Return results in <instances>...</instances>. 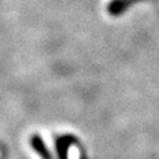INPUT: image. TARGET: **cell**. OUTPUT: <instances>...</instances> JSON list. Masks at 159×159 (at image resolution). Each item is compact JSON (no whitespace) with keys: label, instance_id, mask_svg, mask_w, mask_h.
<instances>
[{"label":"cell","instance_id":"2","mask_svg":"<svg viewBox=\"0 0 159 159\" xmlns=\"http://www.w3.org/2000/svg\"><path fill=\"white\" fill-rule=\"evenodd\" d=\"M74 142H76V138L72 135H61L56 139V151L58 159H68L69 147Z\"/></svg>","mask_w":159,"mask_h":159},{"label":"cell","instance_id":"1","mask_svg":"<svg viewBox=\"0 0 159 159\" xmlns=\"http://www.w3.org/2000/svg\"><path fill=\"white\" fill-rule=\"evenodd\" d=\"M29 145L34 150V152L41 158V159H52V154L48 150V147L45 145V142L43 141V138L39 134H34L29 138Z\"/></svg>","mask_w":159,"mask_h":159}]
</instances>
